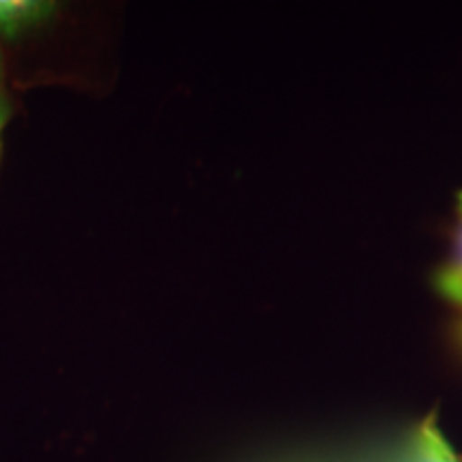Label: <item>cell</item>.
Masks as SVG:
<instances>
[{
	"label": "cell",
	"instance_id": "6da1fadb",
	"mask_svg": "<svg viewBox=\"0 0 462 462\" xmlns=\"http://www.w3.org/2000/svg\"><path fill=\"white\" fill-rule=\"evenodd\" d=\"M401 462H460L439 426L437 411H430L415 426Z\"/></svg>",
	"mask_w": 462,
	"mask_h": 462
},
{
	"label": "cell",
	"instance_id": "7a4b0ae2",
	"mask_svg": "<svg viewBox=\"0 0 462 462\" xmlns=\"http://www.w3.org/2000/svg\"><path fill=\"white\" fill-rule=\"evenodd\" d=\"M456 212H458V225H456L454 246L448 262L437 270L435 289L446 302L462 309V190L456 195Z\"/></svg>",
	"mask_w": 462,
	"mask_h": 462
},
{
	"label": "cell",
	"instance_id": "3957f363",
	"mask_svg": "<svg viewBox=\"0 0 462 462\" xmlns=\"http://www.w3.org/2000/svg\"><path fill=\"white\" fill-rule=\"evenodd\" d=\"M50 11V5L31 0H0V31L14 34Z\"/></svg>",
	"mask_w": 462,
	"mask_h": 462
},
{
	"label": "cell",
	"instance_id": "277c9868",
	"mask_svg": "<svg viewBox=\"0 0 462 462\" xmlns=\"http://www.w3.org/2000/svg\"><path fill=\"white\" fill-rule=\"evenodd\" d=\"M458 338H460V345H462V323H460V328H458Z\"/></svg>",
	"mask_w": 462,
	"mask_h": 462
}]
</instances>
